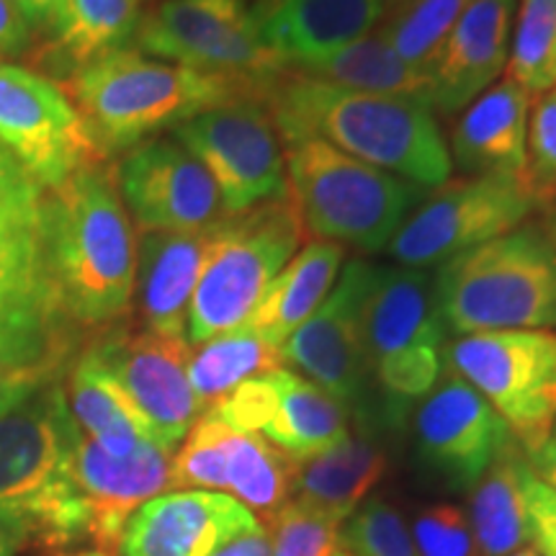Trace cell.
<instances>
[{
	"mask_svg": "<svg viewBox=\"0 0 556 556\" xmlns=\"http://www.w3.org/2000/svg\"><path fill=\"white\" fill-rule=\"evenodd\" d=\"M227 495L240 500L253 516L268 520L291 495L289 456L263 435L229 426Z\"/></svg>",
	"mask_w": 556,
	"mask_h": 556,
	"instance_id": "d6a6232c",
	"label": "cell"
},
{
	"mask_svg": "<svg viewBox=\"0 0 556 556\" xmlns=\"http://www.w3.org/2000/svg\"><path fill=\"white\" fill-rule=\"evenodd\" d=\"M13 3L18 5L26 21L34 26V31L47 29V34H50L65 0H13Z\"/></svg>",
	"mask_w": 556,
	"mask_h": 556,
	"instance_id": "7dc6e473",
	"label": "cell"
},
{
	"mask_svg": "<svg viewBox=\"0 0 556 556\" xmlns=\"http://www.w3.org/2000/svg\"><path fill=\"white\" fill-rule=\"evenodd\" d=\"M516 0H469L430 70L433 109L456 114L505 73Z\"/></svg>",
	"mask_w": 556,
	"mask_h": 556,
	"instance_id": "7402d4cb",
	"label": "cell"
},
{
	"mask_svg": "<svg viewBox=\"0 0 556 556\" xmlns=\"http://www.w3.org/2000/svg\"><path fill=\"white\" fill-rule=\"evenodd\" d=\"M531 471L526 451L510 441L482 479L469 490V526L477 554L507 556L531 544L526 503V477Z\"/></svg>",
	"mask_w": 556,
	"mask_h": 556,
	"instance_id": "f1b7e54d",
	"label": "cell"
},
{
	"mask_svg": "<svg viewBox=\"0 0 556 556\" xmlns=\"http://www.w3.org/2000/svg\"><path fill=\"white\" fill-rule=\"evenodd\" d=\"M520 178L471 176L428 191L387 245L402 268L428 270L513 232L539 212Z\"/></svg>",
	"mask_w": 556,
	"mask_h": 556,
	"instance_id": "7c38bea8",
	"label": "cell"
},
{
	"mask_svg": "<svg viewBox=\"0 0 556 556\" xmlns=\"http://www.w3.org/2000/svg\"><path fill=\"white\" fill-rule=\"evenodd\" d=\"M345 248L338 242H307L270 281L245 328H253L268 343L281 348L283 340L299 325L307 323L319 304L328 299L345 266Z\"/></svg>",
	"mask_w": 556,
	"mask_h": 556,
	"instance_id": "83f0119b",
	"label": "cell"
},
{
	"mask_svg": "<svg viewBox=\"0 0 556 556\" xmlns=\"http://www.w3.org/2000/svg\"><path fill=\"white\" fill-rule=\"evenodd\" d=\"M258 520L225 492L173 490L131 513L116 552L119 556H212L225 541Z\"/></svg>",
	"mask_w": 556,
	"mask_h": 556,
	"instance_id": "44dd1931",
	"label": "cell"
},
{
	"mask_svg": "<svg viewBox=\"0 0 556 556\" xmlns=\"http://www.w3.org/2000/svg\"><path fill=\"white\" fill-rule=\"evenodd\" d=\"M544 227H546V232L552 235V240H554V245H556V214H548L546 222H544Z\"/></svg>",
	"mask_w": 556,
	"mask_h": 556,
	"instance_id": "681fc988",
	"label": "cell"
},
{
	"mask_svg": "<svg viewBox=\"0 0 556 556\" xmlns=\"http://www.w3.org/2000/svg\"><path fill=\"white\" fill-rule=\"evenodd\" d=\"M78 438L62 381L0 415V507L31 528L34 544L62 548L88 539L73 475Z\"/></svg>",
	"mask_w": 556,
	"mask_h": 556,
	"instance_id": "277c9868",
	"label": "cell"
},
{
	"mask_svg": "<svg viewBox=\"0 0 556 556\" xmlns=\"http://www.w3.org/2000/svg\"><path fill=\"white\" fill-rule=\"evenodd\" d=\"M0 144L41 189L54 191L75 173L101 163L78 109L65 90L34 70L0 60Z\"/></svg>",
	"mask_w": 556,
	"mask_h": 556,
	"instance_id": "9a60e30c",
	"label": "cell"
},
{
	"mask_svg": "<svg viewBox=\"0 0 556 556\" xmlns=\"http://www.w3.org/2000/svg\"><path fill=\"white\" fill-rule=\"evenodd\" d=\"M47 191L13 152L0 144V222L34 219L41 214Z\"/></svg>",
	"mask_w": 556,
	"mask_h": 556,
	"instance_id": "60d3db41",
	"label": "cell"
},
{
	"mask_svg": "<svg viewBox=\"0 0 556 556\" xmlns=\"http://www.w3.org/2000/svg\"><path fill=\"white\" fill-rule=\"evenodd\" d=\"M507 556H541L536 548H533L531 544L528 546H523V548H518V552H513V554H507Z\"/></svg>",
	"mask_w": 556,
	"mask_h": 556,
	"instance_id": "f907efd6",
	"label": "cell"
},
{
	"mask_svg": "<svg viewBox=\"0 0 556 556\" xmlns=\"http://www.w3.org/2000/svg\"><path fill=\"white\" fill-rule=\"evenodd\" d=\"M307 229L291 197L222 219L193 291L186 340L199 345L245 328L270 281L299 253Z\"/></svg>",
	"mask_w": 556,
	"mask_h": 556,
	"instance_id": "ba28073f",
	"label": "cell"
},
{
	"mask_svg": "<svg viewBox=\"0 0 556 556\" xmlns=\"http://www.w3.org/2000/svg\"><path fill=\"white\" fill-rule=\"evenodd\" d=\"M531 103L533 96L507 78L486 88L451 129V163L467 176L523 180Z\"/></svg>",
	"mask_w": 556,
	"mask_h": 556,
	"instance_id": "d4e9b609",
	"label": "cell"
},
{
	"mask_svg": "<svg viewBox=\"0 0 556 556\" xmlns=\"http://www.w3.org/2000/svg\"><path fill=\"white\" fill-rule=\"evenodd\" d=\"M142 24L139 0H65L50 29L47 60L70 78L90 62L127 50Z\"/></svg>",
	"mask_w": 556,
	"mask_h": 556,
	"instance_id": "f546056e",
	"label": "cell"
},
{
	"mask_svg": "<svg viewBox=\"0 0 556 556\" xmlns=\"http://www.w3.org/2000/svg\"><path fill=\"white\" fill-rule=\"evenodd\" d=\"M274 556H332L338 552L343 520L315 507L287 500L268 520H263Z\"/></svg>",
	"mask_w": 556,
	"mask_h": 556,
	"instance_id": "74e56055",
	"label": "cell"
},
{
	"mask_svg": "<svg viewBox=\"0 0 556 556\" xmlns=\"http://www.w3.org/2000/svg\"><path fill=\"white\" fill-rule=\"evenodd\" d=\"M510 441L503 417L448 366L417 402V462L451 490L469 492Z\"/></svg>",
	"mask_w": 556,
	"mask_h": 556,
	"instance_id": "e0dca14e",
	"label": "cell"
},
{
	"mask_svg": "<svg viewBox=\"0 0 556 556\" xmlns=\"http://www.w3.org/2000/svg\"><path fill=\"white\" fill-rule=\"evenodd\" d=\"M266 106L283 148L323 139L426 191L451 180L448 144L426 101L361 93L287 70L270 88Z\"/></svg>",
	"mask_w": 556,
	"mask_h": 556,
	"instance_id": "6da1fadb",
	"label": "cell"
},
{
	"mask_svg": "<svg viewBox=\"0 0 556 556\" xmlns=\"http://www.w3.org/2000/svg\"><path fill=\"white\" fill-rule=\"evenodd\" d=\"M446 332L428 270L371 263L361 340L387 426H402L446 371Z\"/></svg>",
	"mask_w": 556,
	"mask_h": 556,
	"instance_id": "8992f818",
	"label": "cell"
},
{
	"mask_svg": "<svg viewBox=\"0 0 556 556\" xmlns=\"http://www.w3.org/2000/svg\"><path fill=\"white\" fill-rule=\"evenodd\" d=\"M374 435L358 430L323 454L289 458V500L345 520L387 471V454Z\"/></svg>",
	"mask_w": 556,
	"mask_h": 556,
	"instance_id": "484cf974",
	"label": "cell"
},
{
	"mask_svg": "<svg viewBox=\"0 0 556 556\" xmlns=\"http://www.w3.org/2000/svg\"><path fill=\"white\" fill-rule=\"evenodd\" d=\"M281 366V348L253 328H240L191 345L189 381L201 413H206L240 384Z\"/></svg>",
	"mask_w": 556,
	"mask_h": 556,
	"instance_id": "1f68e13d",
	"label": "cell"
},
{
	"mask_svg": "<svg viewBox=\"0 0 556 556\" xmlns=\"http://www.w3.org/2000/svg\"><path fill=\"white\" fill-rule=\"evenodd\" d=\"M304 78L330 83L348 90L397 99L426 101L433 106V78L402 60L379 34L351 41L343 50L302 67H289Z\"/></svg>",
	"mask_w": 556,
	"mask_h": 556,
	"instance_id": "4dcf8cb0",
	"label": "cell"
},
{
	"mask_svg": "<svg viewBox=\"0 0 556 556\" xmlns=\"http://www.w3.org/2000/svg\"><path fill=\"white\" fill-rule=\"evenodd\" d=\"M283 160L289 197L302 214L307 235L364 253L387 250L402 222L428 193L323 139L289 144Z\"/></svg>",
	"mask_w": 556,
	"mask_h": 556,
	"instance_id": "52a82bcc",
	"label": "cell"
},
{
	"mask_svg": "<svg viewBox=\"0 0 556 556\" xmlns=\"http://www.w3.org/2000/svg\"><path fill=\"white\" fill-rule=\"evenodd\" d=\"M377 3L381 5V11H384V16H387V13H389V11H392V9H394V5H400V3H402V0H377Z\"/></svg>",
	"mask_w": 556,
	"mask_h": 556,
	"instance_id": "f5cc1de1",
	"label": "cell"
},
{
	"mask_svg": "<svg viewBox=\"0 0 556 556\" xmlns=\"http://www.w3.org/2000/svg\"><path fill=\"white\" fill-rule=\"evenodd\" d=\"M467 3L469 0H402L381 18L377 34L402 60L430 75L443 41Z\"/></svg>",
	"mask_w": 556,
	"mask_h": 556,
	"instance_id": "836d02e7",
	"label": "cell"
},
{
	"mask_svg": "<svg viewBox=\"0 0 556 556\" xmlns=\"http://www.w3.org/2000/svg\"><path fill=\"white\" fill-rule=\"evenodd\" d=\"M441 317L451 336L556 328V245L544 222L456 255L435 274Z\"/></svg>",
	"mask_w": 556,
	"mask_h": 556,
	"instance_id": "5b68a950",
	"label": "cell"
},
{
	"mask_svg": "<svg viewBox=\"0 0 556 556\" xmlns=\"http://www.w3.org/2000/svg\"><path fill=\"white\" fill-rule=\"evenodd\" d=\"M523 184L539 206L556 199V86L531 103Z\"/></svg>",
	"mask_w": 556,
	"mask_h": 556,
	"instance_id": "f35d334b",
	"label": "cell"
},
{
	"mask_svg": "<svg viewBox=\"0 0 556 556\" xmlns=\"http://www.w3.org/2000/svg\"><path fill=\"white\" fill-rule=\"evenodd\" d=\"M41 229L54 283L75 325L116 323L135 299L137 240L114 173L96 163L47 191Z\"/></svg>",
	"mask_w": 556,
	"mask_h": 556,
	"instance_id": "7a4b0ae2",
	"label": "cell"
},
{
	"mask_svg": "<svg viewBox=\"0 0 556 556\" xmlns=\"http://www.w3.org/2000/svg\"><path fill=\"white\" fill-rule=\"evenodd\" d=\"M526 456H528V464H531L533 475L556 492V438L552 435L544 446H539L536 451H531V454Z\"/></svg>",
	"mask_w": 556,
	"mask_h": 556,
	"instance_id": "c3c4849f",
	"label": "cell"
},
{
	"mask_svg": "<svg viewBox=\"0 0 556 556\" xmlns=\"http://www.w3.org/2000/svg\"><path fill=\"white\" fill-rule=\"evenodd\" d=\"M114 178L139 232H191L227 217L212 176L176 137L127 150Z\"/></svg>",
	"mask_w": 556,
	"mask_h": 556,
	"instance_id": "ac0fdd59",
	"label": "cell"
},
{
	"mask_svg": "<svg viewBox=\"0 0 556 556\" xmlns=\"http://www.w3.org/2000/svg\"><path fill=\"white\" fill-rule=\"evenodd\" d=\"M556 86V50H554V58H552V67H548V88Z\"/></svg>",
	"mask_w": 556,
	"mask_h": 556,
	"instance_id": "816d5d0a",
	"label": "cell"
},
{
	"mask_svg": "<svg viewBox=\"0 0 556 556\" xmlns=\"http://www.w3.org/2000/svg\"><path fill=\"white\" fill-rule=\"evenodd\" d=\"M212 556H274V552H270L268 531L266 526H263V520L245 528V531H240L238 536L225 541V544H222Z\"/></svg>",
	"mask_w": 556,
	"mask_h": 556,
	"instance_id": "f6af8a7d",
	"label": "cell"
},
{
	"mask_svg": "<svg viewBox=\"0 0 556 556\" xmlns=\"http://www.w3.org/2000/svg\"><path fill=\"white\" fill-rule=\"evenodd\" d=\"M528 520H531V546L541 556H556V492L528 471L526 477Z\"/></svg>",
	"mask_w": 556,
	"mask_h": 556,
	"instance_id": "b9f144b4",
	"label": "cell"
},
{
	"mask_svg": "<svg viewBox=\"0 0 556 556\" xmlns=\"http://www.w3.org/2000/svg\"><path fill=\"white\" fill-rule=\"evenodd\" d=\"M332 556H351V554H348V552H343V548H338V552H336V554H332Z\"/></svg>",
	"mask_w": 556,
	"mask_h": 556,
	"instance_id": "11a10c76",
	"label": "cell"
},
{
	"mask_svg": "<svg viewBox=\"0 0 556 556\" xmlns=\"http://www.w3.org/2000/svg\"><path fill=\"white\" fill-rule=\"evenodd\" d=\"M135 45L148 58L240 83L263 103L289 70L245 0H163L142 16Z\"/></svg>",
	"mask_w": 556,
	"mask_h": 556,
	"instance_id": "9c48e42d",
	"label": "cell"
},
{
	"mask_svg": "<svg viewBox=\"0 0 556 556\" xmlns=\"http://www.w3.org/2000/svg\"><path fill=\"white\" fill-rule=\"evenodd\" d=\"M34 45V26L13 0H0V58H21Z\"/></svg>",
	"mask_w": 556,
	"mask_h": 556,
	"instance_id": "ee69618b",
	"label": "cell"
},
{
	"mask_svg": "<svg viewBox=\"0 0 556 556\" xmlns=\"http://www.w3.org/2000/svg\"><path fill=\"white\" fill-rule=\"evenodd\" d=\"M368 274V261H348L315 315L283 340L281 361L299 377L309 379L336 397L358 422V430L377 433L387 422L361 340V309Z\"/></svg>",
	"mask_w": 556,
	"mask_h": 556,
	"instance_id": "4fadbf2b",
	"label": "cell"
},
{
	"mask_svg": "<svg viewBox=\"0 0 556 556\" xmlns=\"http://www.w3.org/2000/svg\"><path fill=\"white\" fill-rule=\"evenodd\" d=\"M173 137L204 165L227 217L289 197L287 160L261 101H232L178 124Z\"/></svg>",
	"mask_w": 556,
	"mask_h": 556,
	"instance_id": "5bb4252c",
	"label": "cell"
},
{
	"mask_svg": "<svg viewBox=\"0 0 556 556\" xmlns=\"http://www.w3.org/2000/svg\"><path fill=\"white\" fill-rule=\"evenodd\" d=\"M173 454L163 443H144L114 456L83 435L75 443L73 475L88 516V539L101 552L116 548L131 513L148 500L173 492Z\"/></svg>",
	"mask_w": 556,
	"mask_h": 556,
	"instance_id": "ffe728a7",
	"label": "cell"
},
{
	"mask_svg": "<svg viewBox=\"0 0 556 556\" xmlns=\"http://www.w3.org/2000/svg\"><path fill=\"white\" fill-rule=\"evenodd\" d=\"M552 435H554V438H556V422H554V433H552Z\"/></svg>",
	"mask_w": 556,
	"mask_h": 556,
	"instance_id": "9f6ffc18",
	"label": "cell"
},
{
	"mask_svg": "<svg viewBox=\"0 0 556 556\" xmlns=\"http://www.w3.org/2000/svg\"><path fill=\"white\" fill-rule=\"evenodd\" d=\"M88 351L148 417L157 441L176 451L201 415L189 381V340L150 330H111Z\"/></svg>",
	"mask_w": 556,
	"mask_h": 556,
	"instance_id": "d6986e66",
	"label": "cell"
},
{
	"mask_svg": "<svg viewBox=\"0 0 556 556\" xmlns=\"http://www.w3.org/2000/svg\"><path fill=\"white\" fill-rule=\"evenodd\" d=\"M556 50V0H520L516 31L510 37L505 78L531 96L546 93L548 67Z\"/></svg>",
	"mask_w": 556,
	"mask_h": 556,
	"instance_id": "e575fe53",
	"label": "cell"
},
{
	"mask_svg": "<svg viewBox=\"0 0 556 556\" xmlns=\"http://www.w3.org/2000/svg\"><path fill=\"white\" fill-rule=\"evenodd\" d=\"M409 531L420 556H477L467 513L456 505L426 507Z\"/></svg>",
	"mask_w": 556,
	"mask_h": 556,
	"instance_id": "ab89813d",
	"label": "cell"
},
{
	"mask_svg": "<svg viewBox=\"0 0 556 556\" xmlns=\"http://www.w3.org/2000/svg\"><path fill=\"white\" fill-rule=\"evenodd\" d=\"M62 90L78 109L101 157L137 148L208 109L232 101H261L240 83L137 50L90 62L65 78Z\"/></svg>",
	"mask_w": 556,
	"mask_h": 556,
	"instance_id": "3957f363",
	"label": "cell"
},
{
	"mask_svg": "<svg viewBox=\"0 0 556 556\" xmlns=\"http://www.w3.org/2000/svg\"><path fill=\"white\" fill-rule=\"evenodd\" d=\"M65 397L83 435L109 454L129 456L144 443H160L148 417L88 348L70 366Z\"/></svg>",
	"mask_w": 556,
	"mask_h": 556,
	"instance_id": "4316f807",
	"label": "cell"
},
{
	"mask_svg": "<svg viewBox=\"0 0 556 556\" xmlns=\"http://www.w3.org/2000/svg\"><path fill=\"white\" fill-rule=\"evenodd\" d=\"M338 548L351 556H420L402 513L381 497H366L343 520Z\"/></svg>",
	"mask_w": 556,
	"mask_h": 556,
	"instance_id": "8d00e7d4",
	"label": "cell"
},
{
	"mask_svg": "<svg viewBox=\"0 0 556 556\" xmlns=\"http://www.w3.org/2000/svg\"><path fill=\"white\" fill-rule=\"evenodd\" d=\"M227 426L258 433L289 458L323 454L351 435V415L287 366L245 381L212 407Z\"/></svg>",
	"mask_w": 556,
	"mask_h": 556,
	"instance_id": "2e32d148",
	"label": "cell"
},
{
	"mask_svg": "<svg viewBox=\"0 0 556 556\" xmlns=\"http://www.w3.org/2000/svg\"><path fill=\"white\" fill-rule=\"evenodd\" d=\"M65 556H111L109 552H101V548H93V552H80V554H65Z\"/></svg>",
	"mask_w": 556,
	"mask_h": 556,
	"instance_id": "db71d44e",
	"label": "cell"
},
{
	"mask_svg": "<svg viewBox=\"0 0 556 556\" xmlns=\"http://www.w3.org/2000/svg\"><path fill=\"white\" fill-rule=\"evenodd\" d=\"M446 366L469 381L526 454L552 438L556 422V330H490L454 338Z\"/></svg>",
	"mask_w": 556,
	"mask_h": 556,
	"instance_id": "8fae6325",
	"label": "cell"
},
{
	"mask_svg": "<svg viewBox=\"0 0 556 556\" xmlns=\"http://www.w3.org/2000/svg\"><path fill=\"white\" fill-rule=\"evenodd\" d=\"M217 225L191 232H139L135 296L144 330L186 338L191 299Z\"/></svg>",
	"mask_w": 556,
	"mask_h": 556,
	"instance_id": "603a6c76",
	"label": "cell"
},
{
	"mask_svg": "<svg viewBox=\"0 0 556 556\" xmlns=\"http://www.w3.org/2000/svg\"><path fill=\"white\" fill-rule=\"evenodd\" d=\"M227 433L229 426L214 409L197 417L173 454V490H204L227 495Z\"/></svg>",
	"mask_w": 556,
	"mask_h": 556,
	"instance_id": "d590c367",
	"label": "cell"
},
{
	"mask_svg": "<svg viewBox=\"0 0 556 556\" xmlns=\"http://www.w3.org/2000/svg\"><path fill=\"white\" fill-rule=\"evenodd\" d=\"M78 343L80 325L67 315L47 261L41 214L0 222V364L65 379Z\"/></svg>",
	"mask_w": 556,
	"mask_h": 556,
	"instance_id": "30bf717a",
	"label": "cell"
},
{
	"mask_svg": "<svg viewBox=\"0 0 556 556\" xmlns=\"http://www.w3.org/2000/svg\"><path fill=\"white\" fill-rule=\"evenodd\" d=\"M253 13L266 45L289 67L343 50L384 18L377 0H258Z\"/></svg>",
	"mask_w": 556,
	"mask_h": 556,
	"instance_id": "cb8c5ba5",
	"label": "cell"
},
{
	"mask_svg": "<svg viewBox=\"0 0 556 556\" xmlns=\"http://www.w3.org/2000/svg\"><path fill=\"white\" fill-rule=\"evenodd\" d=\"M34 544L31 528L18 516L0 507V556H18L26 546Z\"/></svg>",
	"mask_w": 556,
	"mask_h": 556,
	"instance_id": "bcb514c9",
	"label": "cell"
},
{
	"mask_svg": "<svg viewBox=\"0 0 556 556\" xmlns=\"http://www.w3.org/2000/svg\"><path fill=\"white\" fill-rule=\"evenodd\" d=\"M60 381L62 379L52 377V374L0 364V415L9 413V409L21 405L24 400H29L39 389L60 384Z\"/></svg>",
	"mask_w": 556,
	"mask_h": 556,
	"instance_id": "7bdbcfd3",
	"label": "cell"
}]
</instances>
